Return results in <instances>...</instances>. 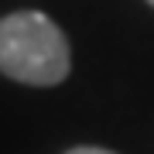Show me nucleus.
Segmentation results:
<instances>
[{"mask_svg": "<svg viewBox=\"0 0 154 154\" xmlns=\"http://www.w3.org/2000/svg\"><path fill=\"white\" fill-rule=\"evenodd\" d=\"M65 154H113V151H103V147H72Z\"/></svg>", "mask_w": 154, "mask_h": 154, "instance_id": "obj_2", "label": "nucleus"}, {"mask_svg": "<svg viewBox=\"0 0 154 154\" xmlns=\"http://www.w3.org/2000/svg\"><path fill=\"white\" fill-rule=\"evenodd\" d=\"M147 4H151V7H154V0H147Z\"/></svg>", "mask_w": 154, "mask_h": 154, "instance_id": "obj_3", "label": "nucleus"}, {"mask_svg": "<svg viewBox=\"0 0 154 154\" xmlns=\"http://www.w3.org/2000/svg\"><path fill=\"white\" fill-rule=\"evenodd\" d=\"M72 69L62 28L38 11H17L0 21V72L24 86H58Z\"/></svg>", "mask_w": 154, "mask_h": 154, "instance_id": "obj_1", "label": "nucleus"}]
</instances>
